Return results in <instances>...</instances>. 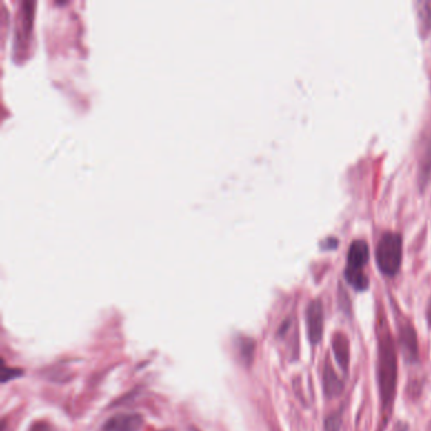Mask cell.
Wrapping results in <instances>:
<instances>
[{"label": "cell", "mask_w": 431, "mask_h": 431, "mask_svg": "<svg viewBox=\"0 0 431 431\" xmlns=\"http://www.w3.org/2000/svg\"><path fill=\"white\" fill-rule=\"evenodd\" d=\"M376 335H377V383L381 410L377 431H385L394 412L399 377L397 347L387 324L385 314L381 315L379 314Z\"/></svg>", "instance_id": "1"}, {"label": "cell", "mask_w": 431, "mask_h": 431, "mask_svg": "<svg viewBox=\"0 0 431 431\" xmlns=\"http://www.w3.org/2000/svg\"><path fill=\"white\" fill-rule=\"evenodd\" d=\"M376 261L379 271L394 277L400 271L402 262V237L394 232L381 235L376 247Z\"/></svg>", "instance_id": "2"}, {"label": "cell", "mask_w": 431, "mask_h": 431, "mask_svg": "<svg viewBox=\"0 0 431 431\" xmlns=\"http://www.w3.org/2000/svg\"><path fill=\"white\" fill-rule=\"evenodd\" d=\"M394 320L397 325V343L400 347L402 357L406 363L414 364L419 362V341L415 326L411 323V320L399 314L396 311Z\"/></svg>", "instance_id": "3"}, {"label": "cell", "mask_w": 431, "mask_h": 431, "mask_svg": "<svg viewBox=\"0 0 431 431\" xmlns=\"http://www.w3.org/2000/svg\"><path fill=\"white\" fill-rule=\"evenodd\" d=\"M306 328L308 338L312 347L319 345L324 337V305L320 299H314L306 308Z\"/></svg>", "instance_id": "4"}, {"label": "cell", "mask_w": 431, "mask_h": 431, "mask_svg": "<svg viewBox=\"0 0 431 431\" xmlns=\"http://www.w3.org/2000/svg\"><path fill=\"white\" fill-rule=\"evenodd\" d=\"M345 388L344 381L338 376L334 368L330 356L326 354L325 361L323 364V391L328 400H334L339 397Z\"/></svg>", "instance_id": "5"}, {"label": "cell", "mask_w": 431, "mask_h": 431, "mask_svg": "<svg viewBox=\"0 0 431 431\" xmlns=\"http://www.w3.org/2000/svg\"><path fill=\"white\" fill-rule=\"evenodd\" d=\"M332 348L337 363L341 367L344 374H348L350 364V343L347 334L343 332H335L332 337Z\"/></svg>", "instance_id": "6"}, {"label": "cell", "mask_w": 431, "mask_h": 431, "mask_svg": "<svg viewBox=\"0 0 431 431\" xmlns=\"http://www.w3.org/2000/svg\"><path fill=\"white\" fill-rule=\"evenodd\" d=\"M142 425L143 417L139 414H118L106 421L104 431H139Z\"/></svg>", "instance_id": "7"}, {"label": "cell", "mask_w": 431, "mask_h": 431, "mask_svg": "<svg viewBox=\"0 0 431 431\" xmlns=\"http://www.w3.org/2000/svg\"><path fill=\"white\" fill-rule=\"evenodd\" d=\"M370 258L368 244L363 239H356L350 244L347 256V267L350 270H363Z\"/></svg>", "instance_id": "8"}, {"label": "cell", "mask_w": 431, "mask_h": 431, "mask_svg": "<svg viewBox=\"0 0 431 431\" xmlns=\"http://www.w3.org/2000/svg\"><path fill=\"white\" fill-rule=\"evenodd\" d=\"M431 177V133L426 137L423 143L421 154L419 159V185L425 188V185Z\"/></svg>", "instance_id": "9"}, {"label": "cell", "mask_w": 431, "mask_h": 431, "mask_svg": "<svg viewBox=\"0 0 431 431\" xmlns=\"http://www.w3.org/2000/svg\"><path fill=\"white\" fill-rule=\"evenodd\" d=\"M344 277L348 281L349 285L356 291H365L370 286L368 277L364 274L363 270H350L345 268Z\"/></svg>", "instance_id": "10"}, {"label": "cell", "mask_w": 431, "mask_h": 431, "mask_svg": "<svg viewBox=\"0 0 431 431\" xmlns=\"http://www.w3.org/2000/svg\"><path fill=\"white\" fill-rule=\"evenodd\" d=\"M417 6V19L420 22V30L428 32L431 30V0H419Z\"/></svg>", "instance_id": "11"}, {"label": "cell", "mask_w": 431, "mask_h": 431, "mask_svg": "<svg viewBox=\"0 0 431 431\" xmlns=\"http://www.w3.org/2000/svg\"><path fill=\"white\" fill-rule=\"evenodd\" d=\"M254 349H256V341L250 338H241L238 341V352L242 358L243 362L250 365L254 357Z\"/></svg>", "instance_id": "12"}, {"label": "cell", "mask_w": 431, "mask_h": 431, "mask_svg": "<svg viewBox=\"0 0 431 431\" xmlns=\"http://www.w3.org/2000/svg\"><path fill=\"white\" fill-rule=\"evenodd\" d=\"M341 424H343V410H338L326 417L324 428L325 431H341Z\"/></svg>", "instance_id": "13"}, {"label": "cell", "mask_w": 431, "mask_h": 431, "mask_svg": "<svg viewBox=\"0 0 431 431\" xmlns=\"http://www.w3.org/2000/svg\"><path fill=\"white\" fill-rule=\"evenodd\" d=\"M22 373L23 372L19 368H7V367H4L3 371H1V382L6 383L9 379H15V377L21 376Z\"/></svg>", "instance_id": "14"}, {"label": "cell", "mask_w": 431, "mask_h": 431, "mask_svg": "<svg viewBox=\"0 0 431 431\" xmlns=\"http://www.w3.org/2000/svg\"><path fill=\"white\" fill-rule=\"evenodd\" d=\"M28 431H52V429H51L50 424L46 421H36V423L30 425Z\"/></svg>", "instance_id": "15"}, {"label": "cell", "mask_w": 431, "mask_h": 431, "mask_svg": "<svg viewBox=\"0 0 431 431\" xmlns=\"http://www.w3.org/2000/svg\"><path fill=\"white\" fill-rule=\"evenodd\" d=\"M337 245H338V241L334 237H329V238H326L321 242V247L324 250H334Z\"/></svg>", "instance_id": "16"}, {"label": "cell", "mask_w": 431, "mask_h": 431, "mask_svg": "<svg viewBox=\"0 0 431 431\" xmlns=\"http://www.w3.org/2000/svg\"><path fill=\"white\" fill-rule=\"evenodd\" d=\"M426 320H428V326L429 329H431V297L429 305H428V309H426Z\"/></svg>", "instance_id": "17"}, {"label": "cell", "mask_w": 431, "mask_h": 431, "mask_svg": "<svg viewBox=\"0 0 431 431\" xmlns=\"http://www.w3.org/2000/svg\"><path fill=\"white\" fill-rule=\"evenodd\" d=\"M274 431H277V430H274Z\"/></svg>", "instance_id": "18"}]
</instances>
